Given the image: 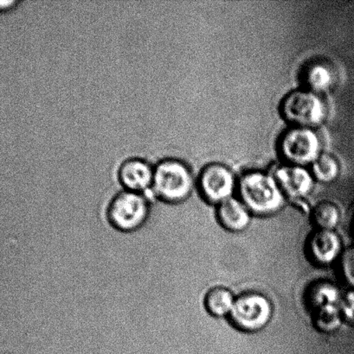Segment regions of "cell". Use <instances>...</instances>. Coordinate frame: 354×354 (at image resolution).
Masks as SVG:
<instances>
[{
    "mask_svg": "<svg viewBox=\"0 0 354 354\" xmlns=\"http://www.w3.org/2000/svg\"><path fill=\"white\" fill-rule=\"evenodd\" d=\"M195 180L186 162L175 158H166L154 165L151 192L159 201L177 205L192 194Z\"/></svg>",
    "mask_w": 354,
    "mask_h": 354,
    "instance_id": "1",
    "label": "cell"
},
{
    "mask_svg": "<svg viewBox=\"0 0 354 354\" xmlns=\"http://www.w3.org/2000/svg\"><path fill=\"white\" fill-rule=\"evenodd\" d=\"M241 201L251 214L268 216L279 212L285 204V194L274 176L249 171L238 183Z\"/></svg>",
    "mask_w": 354,
    "mask_h": 354,
    "instance_id": "2",
    "label": "cell"
},
{
    "mask_svg": "<svg viewBox=\"0 0 354 354\" xmlns=\"http://www.w3.org/2000/svg\"><path fill=\"white\" fill-rule=\"evenodd\" d=\"M151 203L145 194L123 190L107 205L106 218L114 230L133 234L141 230L150 218Z\"/></svg>",
    "mask_w": 354,
    "mask_h": 354,
    "instance_id": "3",
    "label": "cell"
},
{
    "mask_svg": "<svg viewBox=\"0 0 354 354\" xmlns=\"http://www.w3.org/2000/svg\"><path fill=\"white\" fill-rule=\"evenodd\" d=\"M280 112L293 127L315 130L327 121L328 107L321 95L304 88L284 97Z\"/></svg>",
    "mask_w": 354,
    "mask_h": 354,
    "instance_id": "4",
    "label": "cell"
},
{
    "mask_svg": "<svg viewBox=\"0 0 354 354\" xmlns=\"http://www.w3.org/2000/svg\"><path fill=\"white\" fill-rule=\"evenodd\" d=\"M342 297L339 288L329 281H319L308 290L306 303L318 330L333 333L341 327Z\"/></svg>",
    "mask_w": 354,
    "mask_h": 354,
    "instance_id": "5",
    "label": "cell"
},
{
    "mask_svg": "<svg viewBox=\"0 0 354 354\" xmlns=\"http://www.w3.org/2000/svg\"><path fill=\"white\" fill-rule=\"evenodd\" d=\"M278 147L287 164L303 167L313 165L324 153L320 135L310 128H290L281 137Z\"/></svg>",
    "mask_w": 354,
    "mask_h": 354,
    "instance_id": "6",
    "label": "cell"
},
{
    "mask_svg": "<svg viewBox=\"0 0 354 354\" xmlns=\"http://www.w3.org/2000/svg\"><path fill=\"white\" fill-rule=\"evenodd\" d=\"M230 317L236 327L241 330L258 332L272 321L273 305L265 295L245 293L236 298Z\"/></svg>",
    "mask_w": 354,
    "mask_h": 354,
    "instance_id": "7",
    "label": "cell"
},
{
    "mask_svg": "<svg viewBox=\"0 0 354 354\" xmlns=\"http://www.w3.org/2000/svg\"><path fill=\"white\" fill-rule=\"evenodd\" d=\"M197 185L204 200L220 205L232 198L237 187V179L228 166L213 162L201 171Z\"/></svg>",
    "mask_w": 354,
    "mask_h": 354,
    "instance_id": "8",
    "label": "cell"
},
{
    "mask_svg": "<svg viewBox=\"0 0 354 354\" xmlns=\"http://www.w3.org/2000/svg\"><path fill=\"white\" fill-rule=\"evenodd\" d=\"M154 172V165L147 159L130 158L118 168L117 179L123 190L145 194L151 191Z\"/></svg>",
    "mask_w": 354,
    "mask_h": 354,
    "instance_id": "9",
    "label": "cell"
},
{
    "mask_svg": "<svg viewBox=\"0 0 354 354\" xmlns=\"http://www.w3.org/2000/svg\"><path fill=\"white\" fill-rule=\"evenodd\" d=\"M273 176L285 196L292 199H303L310 196L314 189V176L303 166L289 164L279 166Z\"/></svg>",
    "mask_w": 354,
    "mask_h": 354,
    "instance_id": "10",
    "label": "cell"
},
{
    "mask_svg": "<svg viewBox=\"0 0 354 354\" xmlns=\"http://www.w3.org/2000/svg\"><path fill=\"white\" fill-rule=\"evenodd\" d=\"M308 253L319 266H329L337 261L343 253L342 242L335 231L318 229L308 239Z\"/></svg>",
    "mask_w": 354,
    "mask_h": 354,
    "instance_id": "11",
    "label": "cell"
},
{
    "mask_svg": "<svg viewBox=\"0 0 354 354\" xmlns=\"http://www.w3.org/2000/svg\"><path fill=\"white\" fill-rule=\"evenodd\" d=\"M305 88L324 95L333 91L338 82V73L335 66L322 59L308 62L301 71Z\"/></svg>",
    "mask_w": 354,
    "mask_h": 354,
    "instance_id": "12",
    "label": "cell"
},
{
    "mask_svg": "<svg viewBox=\"0 0 354 354\" xmlns=\"http://www.w3.org/2000/svg\"><path fill=\"white\" fill-rule=\"evenodd\" d=\"M218 217L225 229L233 232L246 230L251 221V211L233 197L218 205Z\"/></svg>",
    "mask_w": 354,
    "mask_h": 354,
    "instance_id": "13",
    "label": "cell"
},
{
    "mask_svg": "<svg viewBox=\"0 0 354 354\" xmlns=\"http://www.w3.org/2000/svg\"><path fill=\"white\" fill-rule=\"evenodd\" d=\"M236 297L227 288L216 287L211 289L204 298L206 310L215 317L230 315L235 304Z\"/></svg>",
    "mask_w": 354,
    "mask_h": 354,
    "instance_id": "14",
    "label": "cell"
},
{
    "mask_svg": "<svg viewBox=\"0 0 354 354\" xmlns=\"http://www.w3.org/2000/svg\"><path fill=\"white\" fill-rule=\"evenodd\" d=\"M312 221L320 230L334 231L341 221V211L335 203L324 201L315 207Z\"/></svg>",
    "mask_w": 354,
    "mask_h": 354,
    "instance_id": "15",
    "label": "cell"
},
{
    "mask_svg": "<svg viewBox=\"0 0 354 354\" xmlns=\"http://www.w3.org/2000/svg\"><path fill=\"white\" fill-rule=\"evenodd\" d=\"M312 175L315 180L322 183H332L341 174L338 159L331 154L322 153L312 165Z\"/></svg>",
    "mask_w": 354,
    "mask_h": 354,
    "instance_id": "16",
    "label": "cell"
},
{
    "mask_svg": "<svg viewBox=\"0 0 354 354\" xmlns=\"http://www.w3.org/2000/svg\"><path fill=\"white\" fill-rule=\"evenodd\" d=\"M339 260L343 279L354 289V248H349L343 252Z\"/></svg>",
    "mask_w": 354,
    "mask_h": 354,
    "instance_id": "17",
    "label": "cell"
},
{
    "mask_svg": "<svg viewBox=\"0 0 354 354\" xmlns=\"http://www.w3.org/2000/svg\"><path fill=\"white\" fill-rule=\"evenodd\" d=\"M341 310L343 319L354 325V289L343 296Z\"/></svg>",
    "mask_w": 354,
    "mask_h": 354,
    "instance_id": "18",
    "label": "cell"
},
{
    "mask_svg": "<svg viewBox=\"0 0 354 354\" xmlns=\"http://www.w3.org/2000/svg\"><path fill=\"white\" fill-rule=\"evenodd\" d=\"M19 3L17 0H0V12H8Z\"/></svg>",
    "mask_w": 354,
    "mask_h": 354,
    "instance_id": "19",
    "label": "cell"
}]
</instances>
